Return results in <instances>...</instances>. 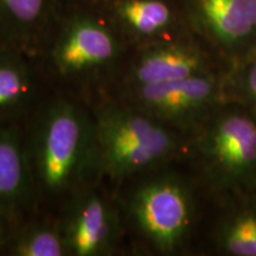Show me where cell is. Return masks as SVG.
I'll list each match as a JSON object with an SVG mask.
<instances>
[{
    "mask_svg": "<svg viewBox=\"0 0 256 256\" xmlns=\"http://www.w3.org/2000/svg\"><path fill=\"white\" fill-rule=\"evenodd\" d=\"M168 166L148 172L134 188L128 208L144 241L159 254L171 255L191 242L198 202L194 180Z\"/></svg>",
    "mask_w": 256,
    "mask_h": 256,
    "instance_id": "cell-4",
    "label": "cell"
},
{
    "mask_svg": "<svg viewBox=\"0 0 256 256\" xmlns=\"http://www.w3.org/2000/svg\"><path fill=\"white\" fill-rule=\"evenodd\" d=\"M226 70L216 54L196 42L166 40L152 44L140 54L132 66V82L134 87H142Z\"/></svg>",
    "mask_w": 256,
    "mask_h": 256,
    "instance_id": "cell-7",
    "label": "cell"
},
{
    "mask_svg": "<svg viewBox=\"0 0 256 256\" xmlns=\"http://www.w3.org/2000/svg\"><path fill=\"white\" fill-rule=\"evenodd\" d=\"M28 154L43 190H72L95 164L94 122L72 102H55L42 115Z\"/></svg>",
    "mask_w": 256,
    "mask_h": 256,
    "instance_id": "cell-3",
    "label": "cell"
},
{
    "mask_svg": "<svg viewBox=\"0 0 256 256\" xmlns=\"http://www.w3.org/2000/svg\"><path fill=\"white\" fill-rule=\"evenodd\" d=\"M120 22L140 37H162L174 23V10L164 0H121L115 8Z\"/></svg>",
    "mask_w": 256,
    "mask_h": 256,
    "instance_id": "cell-14",
    "label": "cell"
},
{
    "mask_svg": "<svg viewBox=\"0 0 256 256\" xmlns=\"http://www.w3.org/2000/svg\"><path fill=\"white\" fill-rule=\"evenodd\" d=\"M32 92L28 66L14 48L0 46V124L11 122Z\"/></svg>",
    "mask_w": 256,
    "mask_h": 256,
    "instance_id": "cell-12",
    "label": "cell"
},
{
    "mask_svg": "<svg viewBox=\"0 0 256 256\" xmlns=\"http://www.w3.org/2000/svg\"><path fill=\"white\" fill-rule=\"evenodd\" d=\"M116 52V40L107 28L92 18L80 17L60 34L52 57L62 75H78L107 66Z\"/></svg>",
    "mask_w": 256,
    "mask_h": 256,
    "instance_id": "cell-9",
    "label": "cell"
},
{
    "mask_svg": "<svg viewBox=\"0 0 256 256\" xmlns=\"http://www.w3.org/2000/svg\"><path fill=\"white\" fill-rule=\"evenodd\" d=\"M254 191H256V186H255V190Z\"/></svg>",
    "mask_w": 256,
    "mask_h": 256,
    "instance_id": "cell-18",
    "label": "cell"
},
{
    "mask_svg": "<svg viewBox=\"0 0 256 256\" xmlns=\"http://www.w3.org/2000/svg\"><path fill=\"white\" fill-rule=\"evenodd\" d=\"M226 101L243 106L256 115V51L226 70Z\"/></svg>",
    "mask_w": 256,
    "mask_h": 256,
    "instance_id": "cell-16",
    "label": "cell"
},
{
    "mask_svg": "<svg viewBox=\"0 0 256 256\" xmlns=\"http://www.w3.org/2000/svg\"><path fill=\"white\" fill-rule=\"evenodd\" d=\"M188 153L212 198L247 194L256 186V115L224 101L190 133Z\"/></svg>",
    "mask_w": 256,
    "mask_h": 256,
    "instance_id": "cell-1",
    "label": "cell"
},
{
    "mask_svg": "<svg viewBox=\"0 0 256 256\" xmlns=\"http://www.w3.org/2000/svg\"><path fill=\"white\" fill-rule=\"evenodd\" d=\"M34 177L20 130L0 124V210L17 216L30 198Z\"/></svg>",
    "mask_w": 256,
    "mask_h": 256,
    "instance_id": "cell-11",
    "label": "cell"
},
{
    "mask_svg": "<svg viewBox=\"0 0 256 256\" xmlns=\"http://www.w3.org/2000/svg\"><path fill=\"white\" fill-rule=\"evenodd\" d=\"M5 252L14 256L68 255L62 229L44 224L16 229Z\"/></svg>",
    "mask_w": 256,
    "mask_h": 256,
    "instance_id": "cell-15",
    "label": "cell"
},
{
    "mask_svg": "<svg viewBox=\"0 0 256 256\" xmlns=\"http://www.w3.org/2000/svg\"><path fill=\"white\" fill-rule=\"evenodd\" d=\"M194 28L226 68L256 50V0H190Z\"/></svg>",
    "mask_w": 256,
    "mask_h": 256,
    "instance_id": "cell-6",
    "label": "cell"
},
{
    "mask_svg": "<svg viewBox=\"0 0 256 256\" xmlns=\"http://www.w3.org/2000/svg\"><path fill=\"white\" fill-rule=\"evenodd\" d=\"M60 229L68 255H104L116 242V214L101 194L89 191L74 200Z\"/></svg>",
    "mask_w": 256,
    "mask_h": 256,
    "instance_id": "cell-8",
    "label": "cell"
},
{
    "mask_svg": "<svg viewBox=\"0 0 256 256\" xmlns=\"http://www.w3.org/2000/svg\"><path fill=\"white\" fill-rule=\"evenodd\" d=\"M255 51H256V50H255Z\"/></svg>",
    "mask_w": 256,
    "mask_h": 256,
    "instance_id": "cell-19",
    "label": "cell"
},
{
    "mask_svg": "<svg viewBox=\"0 0 256 256\" xmlns=\"http://www.w3.org/2000/svg\"><path fill=\"white\" fill-rule=\"evenodd\" d=\"M14 220L16 216L0 210V254L6 250L12 235L14 232Z\"/></svg>",
    "mask_w": 256,
    "mask_h": 256,
    "instance_id": "cell-17",
    "label": "cell"
},
{
    "mask_svg": "<svg viewBox=\"0 0 256 256\" xmlns=\"http://www.w3.org/2000/svg\"><path fill=\"white\" fill-rule=\"evenodd\" d=\"M210 244L222 256H256V191L214 198Z\"/></svg>",
    "mask_w": 256,
    "mask_h": 256,
    "instance_id": "cell-10",
    "label": "cell"
},
{
    "mask_svg": "<svg viewBox=\"0 0 256 256\" xmlns=\"http://www.w3.org/2000/svg\"><path fill=\"white\" fill-rule=\"evenodd\" d=\"M95 164L112 178L151 172L188 152L190 134L145 112L110 108L94 122Z\"/></svg>",
    "mask_w": 256,
    "mask_h": 256,
    "instance_id": "cell-2",
    "label": "cell"
},
{
    "mask_svg": "<svg viewBox=\"0 0 256 256\" xmlns=\"http://www.w3.org/2000/svg\"><path fill=\"white\" fill-rule=\"evenodd\" d=\"M226 72L136 87V108L190 134L226 101Z\"/></svg>",
    "mask_w": 256,
    "mask_h": 256,
    "instance_id": "cell-5",
    "label": "cell"
},
{
    "mask_svg": "<svg viewBox=\"0 0 256 256\" xmlns=\"http://www.w3.org/2000/svg\"><path fill=\"white\" fill-rule=\"evenodd\" d=\"M52 0H0V46L17 48L43 23Z\"/></svg>",
    "mask_w": 256,
    "mask_h": 256,
    "instance_id": "cell-13",
    "label": "cell"
}]
</instances>
